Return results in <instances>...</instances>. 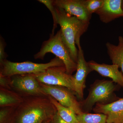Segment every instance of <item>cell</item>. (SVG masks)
<instances>
[{
    "mask_svg": "<svg viewBox=\"0 0 123 123\" xmlns=\"http://www.w3.org/2000/svg\"><path fill=\"white\" fill-rule=\"evenodd\" d=\"M47 96H31L14 109L10 123H40L50 120L56 112Z\"/></svg>",
    "mask_w": 123,
    "mask_h": 123,
    "instance_id": "cell-1",
    "label": "cell"
},
{
    "mask_svg": "<svg viewBox=\"0 0 123 123\" xmlns=\"http://www.w3.org/2000/svg\"><path fill=\"white\" fill-rule=\"evenodd\" d=\"M57 24L61 27L62 38L72 59L77 63L80 40L87 31L89 22L84 21L67 13L61 8L55 6Z\"/></svg>",
    "mask_w": 123,
    "mask_h": 123,
    "instance_id": "cell-2",
    "label": "cell"
},
{
    "mask_svg": "<svg viewBox=\"0 0 123 123\" xmlns=\"http://www.w3.org/2000/svg\"><path fill=\"white\" fill-rule=\"evenodd\" d=\"M118 86L112 80H95L90 86L86 98L80 102L83 112L90 113L98 104H108L119 99L115 93Z\"/></svg>",
    "mask_w": 123,
    "mask_h": 123,
    "instance_id": "cell-3",
    "label": "cell"
},
{
    "mask_svg": "<svg viewBox=\"0 0 123 123\" xmlns=\"http://www.w3.org/2000/svg\"><path fill=\"white\" fill-rule=\"evenodd\" d=\"M53 53L63 62L66 72L72 75L76 70L77 64L70 56L68 49L62 38L59 30L55 34H51L48 40L43 43L40 50L34 55L35 59L43 60L47 53Z\"/></svg>",
    "mask_w": 123,
    "mask_h": 123,
    "instance_id": "cell-4",
    "label": "cell"
},
{
    "mask_svg": "<svg viewBox=\"0 0 123 123\" xmlns=\"http://www.w3.org/2000/svg\"><path fill=\"white\" fill-rule=\"evenodd\" d=\"M0 64V74L8 77L16 75L35 74L44 72L51 67L65 66L63 62L57 57L46 63H36L30 61L13 62L6 59Z\"/></svg>",
    "mask_w": 123,
    "mask_h": 123,
    "instance_id": "cell-5",
    "label": "cell"
},
{
    "mask_svg": "<svg viewBox=\"0 0 123 123\" xmlns=\"http://www.w3.org/2000/svg\"><path fill=\"white\" fill-rule=\"evenodd\" d=\"M33 74L41 84L64 86L75 93L74 77L67 73L65 66L51 67L44 72Z\"/></svg>",
    "mask_w": 123,
    "mask_h": 123,
    "instance_id": "cell-6",
    "label": "cell"
},
{
    "mask_svg": "<svg viewBox=\"0 0 123 123\" xmlns=\"http://www.w3.org/2000/svg\"><path fill=\"white\" fill-rule=\"evenodd\" d=\"M40 84L42 92L45 95L51 96L62 106L71 108L77 115L83 113L80 102L72 91L61 86Z\"/></svg>",
    "mask_w": 123,
    "mask_h": 123,
    "instance_id": "cell-7",
    "label": "cell"
},
{
    "mask_svg": "<svg viewBox=\"0 0 123 123\" xmlns=\"http://www.w3.org/2000/svg\"><path fill=\"white\" fill-rule=\"evenodd\" d=\"M77 61L76 74L74 79L75 93L81 100L84 99V90L86 87V82L87 76L93 71L85 59L84 51L81 45L78 46Z\"/></svg>",
    "mask_w": 123,
    "mask_h": 123,
    "instance_id": "cell-8",
    "label": "cell"
},
{
    "mask_svg": "<svg viewBox=\"0 0 123 123\" xmlns=\"http://www.w3.org/2000/svg\"><path fill=\"white\" fill-rule=\"evenodd\" d=\"M11 86L20 92L31 96H46L33 74L14 75L11 77Z\"/></svg>",
    "mask_w": 123,
    "mask_h": 123,
    "instance_id": "cell-9",
    "label": "cell"
},
{
    "mask_svg": "<svg viewBox=\"0 0 123 123\" xmlns=\"http://www.w3.org/2000/svg\"><path fill=\"white\" fill-rule=\"evenodd\" d=\"M53 4L63 9L71 16L81 21L90 22L92 15L86 8L83 0H55Z\"/></svg>",
    "mask_w": 123,
    "mask_h": 123,
    "instance_id": "cell-10",
    "label": "cell"
},
{
    "mask_svg": "<svg viewBox=\"0 0 123 123\" xmlns=\"http://www.w3.org/2000/svg\"><path fill=\"white\" fill-rule=\"evenodd\" d=\"M93 111L95 113L105 115L107 123H123V98L108 104H96Z\"/></svg>",
    "mask_w": 123,
    "mask_h": 123,
    "instance_id": "cell-11",
    "label": "cell"
},
{
    "mask_svg": "<svg viewBox=\"0 0 123 123\" xmlns=\"http://www.w3.org/2000/svg\"><path fill=\"white\" fill-rule=\"evenodd\" d=\"M122 0H104L103 5L95 13L103 23H109L117 18L123 17Z\"/></svg>",
    "mask_w": 123,
    "mask_h": 123,
    "instance_id": "cell-12",
    "label": "cell"
},
{
    "mask_svg": "<svg viewBox=\"0 0 123 123\" xmlns=\"http://www.w3.org/2000/svg\"><path fill=\"white\" fill-rule=\"evenodd\" d=\"M88 63L93 71L97 72L102 76L111 78L123 89V74L119 70L118 65L114 64H99L93 60L88 62Z\"/></svg>",
    "mask_w": 123,
    "mask_h": 123,
    "instance_id": "cell-13",
    "label": "cell"
},
{
    "mask_svg": "<svg viewBox=\"0 0 123 123\" xmlns=\"http://www.w3.org/2000/svg\"><path fill=\"white\" fill-rule=\"evenodd\" d=\"M106 47L108 55L112 64L118 65L123 74V37L119 36L118 43L117 45L107 42Z\"/></svg>",
    "mask_w": 123,
    "mask_h": 123,
    "instance_id": "cell-14",
    "label": "cell"
},
{
    "mask_svg": "<svg viewBox=\"0 0 123 123\" xmlns=\"http://www.w3.org/2000/svg\"><path fill=\"white\" fill-rule=\"evenodd\" d=\"M24 98L20 95L10 90L0 88V106L16 107L21 104Z\"/></svg>",
    "mask_w": 123,
    "mask_h": 123,
    "instance_id": "cell-15",
    "label": "cell"
},
{
    "mask_svg": "<svg viewBox=\"0 0 123 123\" xmlns=\"http://www.w3.org/2000/svg\"><path fill=\"white\" fill-rule=\"evenodd\" d=\"M48 96L51 103L55 106L57 113L62 119L68 123H79L77 120L76 114L73 110L62 106L51 96Z\"/></svg>",
    "mask_w": 123,
    "mask_h": 123,
    "instance_id": "cell-16",
    "label": "cell"
},
{
    "mask_svg": "<svg viewBox=\"0 0 123 123\" xmlns=\"http://www.w3.org/2000/svg\"><path fill=\"white\" fill-rule=\"evenodd\" d=\"M76 117L79 123H107V116L103 114L83 112Z\"/></svg>",
    "mask_w": 123,
    "mask_h": 123,
    "instance_id": "cell-17",
    "label": "cell"
},
{
    "mask_svg": "<svg viewBox=\"0 0 123 123\" xmlns=\"http://www.w3.org/2000/svg\"><path fill=\"white\" fill-rule=\"evenodd\" d=\"M104 0H83L85 7L91 15L95 13L103 5Z\"/></svg>",
    "mask_w": 123,
    "mask_h": 123,
    "instance_id": "cell-18",
    "label": "cell"
},
{
    "mask_svg": "<svg viewBox=\"0 0 123 123\" xmlns=\"http://www.w3.org/2000/svg\"><path fill=\"white\" fill-rule=\"evenodd\" d=\"M38 1L44 4L47 8L50 11L53 21V28L52 30V34H54L55 29L57 27L58 25L57 22V18L55 5L53 4V0H38Z\"/></svg>",
    "mask_w": 123,
    "mask_h": 123,
    "instance_id": "cell-19",
    "label": "cell"
},
{
    "mask_svg": "<svg viewBox=\"0 0 123 123\" xmlns=\"http://www.w3.org/2000/svg\"><path fill=\"white\" fill-rule=\"evenodd\" d=\"M15 108L1 107L0 110V123H10Z\"/></svg>",
    "mask_w": 123,
    "mask_h": 123,
    "instance_id": "cell-20",
    "label": "cell"
},
{
    "mask_svg": "<svg viewBox=\"0 0 123 123\" xmlns=\"http://www.w3.org/2000/svg\"><path fill=\"white\" fill-rule=\"evenodd\" d=\"M0 88L10 90L11 86V77L5 76L0 74Z\"/></svg>",
    "mask_w": 123,
    "mask_h": 123,
    "instance_id": "cell-21",
    "label": "cell"
},
{
    "mask_svg": "<svg viewBox=\"0 0 123 123\" xmlns=\"http://www.w3.org/2000/svg\"><path fill=\"white\" fill-rule=\"evenodd\" d=\"M5 43L4 41L0 37V64L2 63L4 61L6 60L7 55L5 52Z\"/></svg>",
    "mask_w": 123,
    "mask_h": 123,
    "instance_id": "cell-22",
    "label": "cell"
},
{
    "mask_svg": "<svg viewBox=\"0 0 123 123\" xmlns=\"http://www.w3.org/2000/svg\"><path fill=\"white\" fill-rule=\"evenodd\" d=\"M51 123H69L61 118L57 111L50 119Z\"/></svg>",
    "mask_w": 123,
    "mask_h": 123,
    "instance_id": "cell-23",
    "label": "cell"
},
{
    "mask_svg": "<svg viewBox=\"0 0 123 123\" xmlns=\"http://www.w3.org/2000/svg\"><path fill=\"white\" fill-rule=\"evenodd\" d=\"M43 123H51L50 120H49L44 121Z\"/></svg>",
    "mask_w": 123,
    "mask_h": 123,
    "instance_id": "cell-24",
    "label": "cell"
},
{
    "mask_svg": "<svg viewBox=\"0 0 123 123\" xmlns=\"http://www.w3.org/2000/svg\"><path fill=\"white\" fill-rule=\"evenodd\" d=\"M121 7H122V9L123 11V0H122V5H121Z\"/></svg>",
    "mask_w": 123,
    "mask_h": 123,
    "instance_id": "cell-25",
    "label": "cell"
},
{
    "mask_svg": "<svg viewBox=\"0 0 123 123\" xmlns=\"http://www.w3.org/2000/svg\"></svg>",
    "mask_w": 123,
    "mask_h": 123,
    "instance_id": "cell-26",
    "label": "cell"
},
{
    "mask_svg": "<svg viewBox=\"0 0 123 123\" xmlns=\"http://www.w3.org/2000/svg\"></svg>",
    "mask_w": 123,
    "mask_h": 123,
    "instance_id": "cell-27",
    "label": "cell"
}]
</instances>
